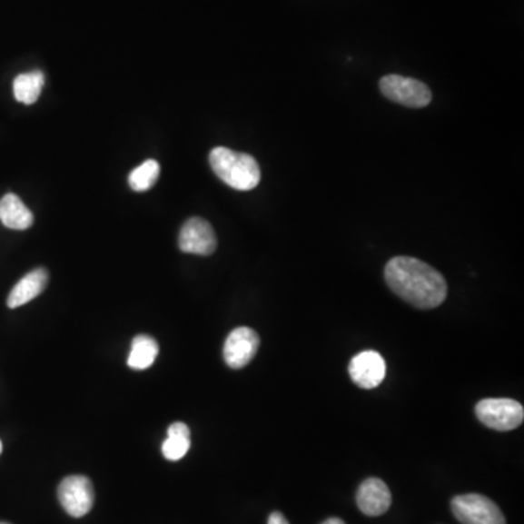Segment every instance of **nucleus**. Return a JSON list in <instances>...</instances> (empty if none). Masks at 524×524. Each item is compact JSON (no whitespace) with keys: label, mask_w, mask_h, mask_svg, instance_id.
I'll use <instances>...</instances> for the list:
<instances>
[{"label":"nucleus","mask_w":524,"mask_h":524,"mask_svg":"<svg viewBox=\"0 0 524 524\" xmlns=\"http://www.w3.org/2000/svg\"><path fill=\"white\" fill-rule=\"evenodd\" d=\"M178 243L183 252L207 257L216 251L217 238L209 222L202 217H191L181 228Z\"/></svg>","instance_id":"obj_7"},{"label":"nucleus","mask_w":524,"mask_h":524,"mask_svg":"<svg viewBox=\"0 0 524 524\" xmlns=\"http://www.w3.org/2000/svg\"><path fill=\"white\" fill-rule=\"evenodd\" d=\"M268 524H290L286 517L282 516L280 511H274L268 517Z\"/></svg>","instance_id":"obj_17"},{"label":"nucleus","mask_w":524,"mask_h":524,"mask_svg":"<svg viewBox=\"0 0 524 524\" xmlns=\"http://www.w3.org/2000/svg\"><path fill=\"white\" fill-rule=\"evenodd\" d=\"M44 84V74L40 70L18 74L14 81V95L19 103L33 105L40 98Z\"/></svg>","instance_id":"obj_15"},{"label":"nucleus","mask_w":524,"mask_h":524,"mask_svg":"<svg viewBox=\"0 0 524 524\" xmlns=\"http://www.w3.org/2000/svg\"><path fill=\"white\" fill-rule=\"evenodd\" d=\"M0 221L6 228L26 231L33 226L34 216L18 195L6 194L0 200Z\"/></svg>","instance_id":"obj_12"},{"label":"nucleus","mask_w":524,"mask_h":524,"mask_svg":"<svg viewBox=\"0 0 524 524\" xmlns=\"http://www.w3.org/2000/svg\"><path fill=\"white\" fill-rule=\"evenodd\" d=\"M379 86L386 98L405 107H427L433 98L426 84L417 79H410V77L400 76V74H388V76L381 77Z\"/></svg>","instance_id":"obj_5"},{"label":"nucleus","mask_w":524,"mask_h":524,"mask_svg":"<svg viewBox=\"0 0 524 524\" xmlns=\"http://www.w3.org/2000/svg\"><path fill=\"white\" fill-rule=\"evenodd\" d=\"M159 354V345L154 338L149 335H137L132 342V350H130L129 364L133 371H146Z\"/></svg>","instance_id":"obj_13"},{"label":"nucleus","mask_w":524,"mask_h":524,"mask_svg":"<svg viewBox=\"0 0 524 524\" xmlns=\"http://www.w3.org/2000/svg\"><path fill=\"white\" fill-rule=\"evenodd\" d=\"M392 504V494L388 485L379 478L363 480L357 492V506L366 516L378 517L385 514Z\"/></svg>","instance_id":"obj_10"},{"label":"nucleus","mask_w":524,"mask_h":524,"mask_svg":"<svg viewBox=\"0 0 524 524\" xmlns=\"http://www.w3.org/2000/svg\"><path fill=\"white\" fill-rule=\"evenodd\" d=\"M475 414L484 426L495 431H511L523 424L524 410L521 403L509 398H488L475 408Z\"/></svg>","instance_id":"obj_3"},{"label":"nucleus","mask_w":524,"mask_h":524,"mask_svg":"<svg viewBox=\"0 0 524 524\" xmlns=\"http://www.w3.org/2000/svg\"><path fill=\"white\" fill-rule=\"evenodd\" d=\"M191 448V433L187 424L173 422L168 429V439L162 444V453L171 462L181 460Z\"/></svg>","instance_id":"obj_14"},{"label":"nucleus","mask_w":524,"mask_h":524,"mask_svg":"<svg viewBox=\"0 0 524 524\" xmlns=\"http://www.w3.org/2000/svg\"><path fill=\"white\" fill-rule=\"evenodd\" d=\"M260 349V337L248 327L232 331L224 342V361L231 369H242L252 361Z\"/></svg>","instance_id":"obj_8"},{"label":"nucleus","mask_w":524,"mask_h":524,"mask_svg":"<svg viewBox=\"0 0 524 524\" xmlns=\"http://www.w3.org/2000/svg\"><path fill=\"white\" fill-rule=\"evenodd\" d=\"M451 511L462 524H507L499 507L480 494L458 495L451 499Z\"/></svg>","instance_id":"obj_4"},{"label":"nucleus","mask_w":524,"mask_h":524,"mask_svg":"<svg viewBox=\"0 0 524 524\" xmlns=\"http://www.w3.org/2000/svg\"><path fill=\"white\" fill-rule=\"evenodd\" d=\"M349 371L350 378L360 388H378L386 376L385 360L379 352L367 350L351 360Z\"/></svg>","instance_id":"obj_9"},{"label":"nucleus","mask_w":524,"mask_h":524,"mask_svg":"<svg viewBox=\"0 0 524 524\" xmlns=\"http://www.w3.org/2000/svg\"><path fill=\"white\" fill-rule=\"evenodd\" d=\"M159 173H161V166H159L158 162L154 159H149L130 173V188L133 191H137V193L151 190L158 181Z\"/></svg>","instance_id":"obj_16"},{"label":"nucleus","mask_w":524,"mask_h":524,"mask_svg":"<svg viewBox=\"0 0 524 524\" xmlns=\"http://www.w3.org/2000/svg\"><path fill=\"white\" fill-rule=\"evenodd\" d=\"M0 524H8V523H0Z\"/></svg>","instance_id":"obj_20"},{"label":"nucleus","mask_w":524,"mask_h":524,"mask_svg":"<svg viewBox=\"0 0 524 524\" xmlns=\"http://www.w3.org/2000/svg\"><path fill=\"white\" fill-rule=\"evenodd\" d=\"M57 495L64 511L76 519L86 516L95 502L94 485L89 478L82 475L64 478L60 482Z\"/></svg>","instance_id":"obj_6"},{"label":"nucleus","mask_w":524,"mask_h":524,"mask_svg":"<svg viewBox=\"0 0 524 524\" xmlns=\"http://www.w3.org/2000/svg\"><path fill=\"white\" fill-rule=\"evenodd\" d=\"M48 272L45 268H35L28 272L25 277L19 280L8 296V306L11 309L19 308L24 304L30 303L35 297L40 296L47 287Z\"/></svg>","instance_id":"obj_11"},{"label":"nucleus","mask_w":524,"mask_h":524,"mask_svg":"<svg viewBox=\"0 0 524 524\" xmlns=\"http://www.w3.org/2000/svg\"><path fill=\"white\" fill-rule=\"evenodd\" d=\"M322 524H345L341 519H338V517H332V519H328V520L323 521Z\"/></svg>","instance_id":"obj_18"},{"label":"nucleus","mask_w":524,"mask_h":524,"mask_svg":"<svg viewBox=\"0 0 524 524\" xmlns=\"http://www.w3.org/2000/svg\"><path fill=\"white\" fill-rule=\"evenodd\" d=\"M393 293L418 309H434L448 296V282L431 265L412 257H395L385 268Z\"/></svg>","instance_id":"obj_1"},{"label":"nucleus","mask_w":524,"mask_h":524,"mask_svg":"<svg viewBox=\"0 0 524 524\" xmlns=\"http://www.w3.org/2000/svg\"><path fill=\"white\" fill-rule=\"evenodd\" d=\"M210 166L229 187L251 191L261 181V169L253 156L231 151L228 147H214L210 152Z\"/></svg>","instance_id":"obj_2"},{"label":"nucleus","mask_w":524,"mask_h":524,"mask_svg":"<svg viewBox=\"0 0 524 524\" xmlns=\"http://www.w3.org/2000/svg\"><path fill=\"white\" fill-rule=\"evenodd\" d=\"M2 449L4 448H2V441H0V453H2Z\"/></svg>","instance_id":"obj_19"}]
</instances>
